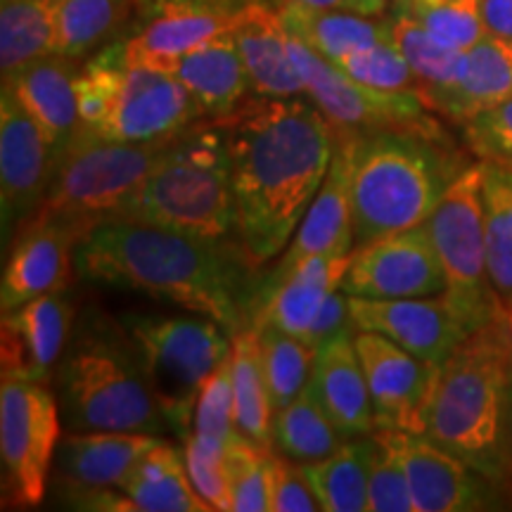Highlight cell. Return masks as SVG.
Listing matches in <instances>:
<instances>
[{
  "label": "cell",
  "instance_id": "28",
  "mask_svg": "<svg viewBox=\"0 0 512 512\" xmlns=\"http://www.w3.org/2000/svg\"><path fill=\"white\" fill-rule=\"evenodd\" d=\"M171 72L188 88L202 119L228 117L252 91L245 62L230 31L181 57Z\"/></svg>",
  "mask_w": 512,
  "mask_h": 512
},
{
  "label": "cell",
  "instance_id": "25",
  "mask_svg": "<svg viewBox=\"0 0 512 512\" xmlns=\"http://www.w3.org/2000/svg\"><path fill=\"white\" fill-rule=\"evenodd\" d=\"M162 441L159 434L143 432H69L57 444L53 467L72 491L119 489L145 453Z\"/></svg>",
  "mask_w": 512,
  "mask_h": 512
},
{
  "label": "cell",
  "instance_id": "13",
  "mask_svg": "<svg viewBox=\"0 0 512 512\" xmlns=\"http://www.w3.org/2000/svg\"><path fill=\"white\" fill-rule=\"evenodd\" d=\"M347 297L415 299L446 292V275L427 223L354 247L342 287Z\"/></svg>",
  "mask_w": 512,
  "mask_h": 512
},
{
  "label": "cell",
  "instance_id": "37",
  "mask_svg": "<svg viewBox=\"0 0 512 512\" xmlns=\"http://www.w3.org/2000/svg\"><path fill=\"white\" fill-rule=\"evenodd\" d=\"M392 31L394 43L418 76L420 91H434V88L446 86L453 79L463 50H453L439 43L411 12L399 8V5H396V15L392 17Z\"/></svg>",
  "mask_w": 512,
  "mask_h": 512
},
{
  "label": "cell",
  "instance_id": "10",
  "mask_svg": "<svg viewBox=\"0 0 512 512\" xmlns=\"http://www.w3.org/2000/svg\"><path fill=\"white\" fill-rule=\"evenodd\" d=\"M55 392L43 382L3 380L0 389V458L5 501L36 508L46 498L48 477L62 439Z\"/></svg>",
  "mask_w": 512,
  "mask_h": 512
},
{
  "label": "cell",
  "instance_id": "12",
  "mask_svg": "<svg viewBox=\"0 0 512 512\" xmlns=\"http://www.w3.org/2000/svg\"><path fill=\"white\" fill-rule=\"evenodd\" d=\"M403 465L415 512L510 510L512 494L482 472L418 432L375 430Z\"/></svg>",
  "mask_w": 512,
  "mask_h": 512
},
{
  "label": "cell",
  "instance_id": "27",
  "mask_svg": "<svg viewBox=\"0 0 512 512\" xmlns=\"http://www.w3.org/2000/svg\"><path fill=\"white\" fill-rule=\"evenodd\" d=\"M351 254H323L306 261L252 306L254 328H275L309 344L325 299L342 287Z\"/></svg>",
  "mask_w": 512,
  "mask_h": 512
},
{
  "label": "cell",
  "instance_id": "53",
  "mask_svg": "<svg viewBox=\"0 0 512 512\" xmlns=\"http://www.w3.org/2000/svg\"><path fill=\"white\" fill-rule=\"evenodd\" d=\"M363 3L368 5L373 15H382V12L389 8V3H392V0H363Z\"/></svg>",
  "mask_w": 512,
  "mask_h": 512
},
{
  "label": "cell",
  "instance_id": "41",
  "mask_svg": "<svg viewBox=\"0 0 512 512\" xmlns=\"http://www.w3.org/2000/svg\"><path fill=\"white\" fill-rule=\"evenodd\" d=\"M226 446L221 439L200 432H190V437L183 441V456L192 486L211 510L219 512H233L226 475Z\"/></svg>",
  "mask_w": 512,
  "mask_h": 512
},
{
  "label": "cell",
  "instance_id": "8",
  "mask_svg": "<svg viewBox=\"0 0 512 512\" xmlns=\"http://www.w3.org/2000/svg\"><path fill=\"white\" fill-rule=\"evenodd\" d=\"M174 140V138H171ZM164 143L126 140L76 133L60 159L46 202L36 214L62 216L93 228L119 209V204L145 181L164 155Z\"/></svg>",
  "mask_w": 512,
  "mask_h": 512
},
{
  "label": "cell",
  "instance_id": "49",
  "mask_svg": "<svg viewBox=\"0 0 512 512\" xmlns=\"http://www.w3.org/2000/svg\"><path fill=\"white\" fill-rule=\"evenodd\" d=\"M275 8L283 5H309V8H332V10H351L358 15H373L363 0H268Z\"/></svg>",
  "mask_w": 512,
  "mask_h": 512
},
{
  "label": "cell",
  "instance_id": "40",
  "mask_svg": "<svg viewBox=\"0 0 512 512\" xmlns=\"http://www.w3.org/2000/svg\"><path fill=\"white\" fill-rule=\"evenodd\" d=\"M268 448L256 446L238 432L226 446V475L233 512L271 510L268 496Z\"/></svg>",
  "mask_w": 512,
  "mask_h": 512
},
{
  "label": "cell",
  "instance_id": "3",
  "mask_svg": "<svg viewBox=\"0 0 512 512\" xmlns=\"http://www.w3.org/2000/svg\"><path fill=\"white\" fill-rule=\"evenodd\" d=\"M342 136L349 140L356 247L425 223L467 169L441 126Z\"/></svg>",
  "mask_w": 512,
  "mask_h": 512
},
{
  "label": "cell",
  "instance_id": "32",
  "mask_svg": "<svg viewBox=\"0 0 512 512\" xmlns=\"http://www.w3.org/2000/svg\"><path fill=\"white\" fill-rule=\"evenodd\" d=\"M375 437L347 439L335 453L316 463H304V477L320 510L325 512H366L368 477Z\"/></svg>",
  "mask_w": 512,
  "mask_h": 512
},
{
  "label": "cell",
  "instance_id": "26",
  "mask_svg": "<svg viewBox=\"0 0 512 512\" xmlns=\"http://www.w3.org/2000/svg\"><path fill=\"white\" fill-rule=\"evenodd\" d=\"M79 60L48 55L24 64L22 69L3 76V88L15 95L19 105L43 128L53 143L57 159H62L79 133V102H76V76Z\"/></svg>",
  "mask_w": 512,
  "mask_h": 512
},
{
  "label": "cell",
  "instance_id": "15",
  "mask_svg": "<svg viewBox=\"0 0 512 512\" xmlns=\"http://www.w3.org/2000/svg\"><path fill=\"white\" fill-rule=\"evenodd\" d=\"M354 347L368 380L375 430L425 434L427 408L441 368L401 349L380 332L354 328Z\"/></svg>",
  "mask_w": 512,
  "mask_h": 512
},
{
  "label": "cell",
  "instance_id": "6",
  "mask_svg": "<svg viewBox=\"0 0 512 512\" xmlns=\"http://www.w3.org/2000/svg\"><path fill=\"white\" fill-rule=\"evenodd\" d=\"M112 219L228 240L235 233V202L226 131L216 121L200 119L178 133Z\"/></svg>",
  "mask_w": 512,
  "mask_h": 512
},
{
  "label": "cell",
  "instance_id": "21",
  "mask_svg": "<svg viewBox=\"0 0 512 512\" xmlns=\"http://www.w3.org/2000/svg\"><path fill=\"white\" fill-rule=\"evenodd\" d=\"M74 320L76 297L69 285L3 313L0 320L3 380L46 382L69 344Z\"/></svg>",
  "mask_w": 512,
  "mask_h": 512
},
{
  "label": "cell",
  "instance_id": "44",
  "mask_svg": "<svg viewBox=\"0 0 512 512\" xmlns=\"http://www.w3.org/2000/svg\"><path fill=\"white\" fill-rule=\"evenodd\" d=\"M465 143L482 164L512 174V98L465 121Z\"/></svg>",
  "mask_w": 512,
  "mask_h": 512
},
{
  "label": "cell",
  "instance_id": "22",
  "mask_svg": "<svg viewBox=\"0 0 512 512\" xmlns=\"http://www.w3.org/2000/svg\"><path fill=\"white\" fill-rule=\"evenodd\" d=\"M228 31L245 62L254 95L264 98L306 95L304 81L290 55V31L275 5L268 0H242L233 12Z\"/></svg>",
  "mask_w": 512,
  "mask_h": 512
},
{
  "label": "cell",
  "instance_id": "4",
  "mask_svg": "<svg viewBox=\"0 0 512 512\" xmlns=\"http://www.w3.org/2000/svg\"><path fill=\"white\" fill-rule=\"evenodd\" d=\"M512 356L498 320L472 332L441 366L425 434L512 494L505 448Z\"/></svg>",
  "mask_w": 512,
  "mask_h": 512
},
{
  "label": "cell",
  "instance_id": "11",
  "mask_svg": "<svg viewBox=\"0 0 512 512\" xmlns=\"http://www.w3.org/2000/svg\"><path fill=\"white\" fill-rule=\"evenodd\" d=\"M290 55L306 95L316 102L330 126L339 133L387 131V128H437L420 88L380 91L351 79L316 50L290 34Z\"/></svg>",
  "mask_w": 512,
  "mask_h": 512
},
{
  "label": "cell",
  "instance_id": "9",
  "mask_svg": "<svg viewBox=\"0 0 512 512\" xmlns=\"http://www.w3.org/2000/svg\"><path fill=\"white\" fill-rule=\"evenodd\" d=\"M446 275V297L458 306L472 330L501 318V306L486 273L484 164H472L446 190L425 221Z\"/></svg>",
  "mask_w": 512,
  "mask_h": 512
},
{
  "label": "cell",
  "instance_id": "20",
  "mask_svg": "<svg viewBox=\"0 0 512 512\" xmlns=\"http://www.w3.org/2000/svg\"><path fill=\"white\" fill-rule=\"evenodd\" d=\"M88 226L62 216L34 214L12 235V247L5 261L0 283V311L67 287L74 271V252Z\"/></svg>",
  "mask_w": 512,
  "mask_h": 512
},
{
  "label": "cell",
  "instance_id": "29",
  "mask_svg": "<svg viewBox=\"0 0 512 512\" xmlns=\"http://www.w3.org/2000/svg\"><path fill=\"white\" fill-rule=\"evenodd\" d=\"M278 10L287 31L332 64L342 62L361 48L394 41L392 19L358 15L351 10L309 8V5H283Z\"/></svg>",
  "mask_w": 512,
  "mask_h": 512
},
{
  "label": "cell",
  "instance_id": "17",
  "mask_svg": "<svg viewBox=\"0 0 512 512\" xmlns=\"http://www.w3.org/2000/svg\"><path fill=\"white\" fill-rule=\"evenodd\" d=\"M242 3V0H240ZM238 0H136L143 24L124 41V57L131 67L171 69L176 62L226 34Z\"/></svg>",
  "mask_w": 512,
  "mask_h": 512
},
{
  "label": "cell",
  "instance_id": "43",
  "mask_svg": "<svg viewBox=\"0 0 512 512\" xmlns=\"http://www.w3.org/2000/svg\"><path fill=\"white\" fill-rule=\"evenodd\" d=\"M401 8V5H399ZM406 10V8H403ZM439 43L453 50L472 48L486 36L479 0H446L437 8L408 10Z\"/></svg>",
  "mask_w": 512,
  "mask_h": 512
},
{
  "label": "cell",
  "instance_id": "38",
  "mask_svg": "<svg viewBox=\"0 0 512 512\" xmlns=\"http://www.w3.org/2000/svg\"><path fill=\"white\" fill-rule=\"evenodd\" d=\"M126 57L124 43L100 50L91 57L76 76V102H79V133L100 136L102 126L110 117L114 95H117Z\"/></svg>",
  "mask_w": 512,
  "mask_h": 512
},
{
  "label": "cell",
  "instance_id": "50",
  "mask_svg": "<svg viewBox=\"0 0 512 512\" xmlns=\"http://www.w3.org/2000/svg\"><path fill=\"white\" fill-rule=\"evenodd\" d=\"M505 448H508V465L512 479V377H510V392H508V420H505Z\"/></svg>",
  "mask_w": 512,
  "mask_h": 512
},
{
  "label": "cell",
  "instance_id": "5",
  "mask_svg": "<svg viewBox=\"0 0 512 512\" xmlns=\"http://www.w3.org/2000/svg\"><path fill=\"white\" fill-rule=\"evenodd\" d=\"M72 335L55 368V396L69 432L171 430L121 320L93 316Z\"/></svg>",
  "mask_w": 512,
  "mask_h": 512
},
{
  "label": "cell",
  "instance_id": "23",
  "mask_svg": "<svg viewBox=\"0 0 512 512\" xmlns=\"http://www.w3.org/2000/svg\"><path fill=\"white\" fill-rule=\"evenodd\" d=\"M420 93L432 112L456 124L512 98V41L486 34L460 53L456 74L446 86Z\"/></svg>",
  "mask_w": 512,
  "mask_h": 512
},
{
  "label": "cell",
  "instance_id": "36",
  "mask_svg": "<svg viewBox=\"0 0 512 512\" xmlns=\"http://www.w3.org/2000/svg\"><path fill=\"white\" fill-rule=\"evenodd\" d=\"M264 351V373L273 413L285 408L309 387L318 349L304 339L275 328H256Z\"/></svg>",
  "mask_w": 512,
  "mask_h": 512
},
{
  "label": "cell",
  "instance_id": "52",
  "mask_svg": "<svg viewBox=\"0 0 512 512\" xmlns=\"http://www.w3.org/2000/svg\"><path fill=\"white\" fill-rule=\"evenodd\" d=\"M494 169H496V166H494ZM496 176H498V183H501L503 202H505V207H508V211H510V219H512V188L508 185V181H505V176H503V171H501V169H496Z\"/></svg>",
  "mask_w": 512,
  "mask_h": 512
},
{
  "label": "cell",
  "instance_id": "42",
  "mask_svg": "<svg viewBox=\"0 0 512 512\" xmlns=\"http://www.w3.org/2000/svg\"><path fill=\"white\" fill-rule=\"evenodd\" d=\"M342 72H347L351 79L366 83L370 88L380 91H411L418 88V76L411 69L406 57L394 41H382L375 46L361 48L356 53L337 62Z\"/></svg>",
  "mask_w": 512,
  "mask_h": 512
},
{
  "label": "cell",
  "instance_id": "2",
  "mask_svg": "<svg viewBox=\"0 0 512 512\" xmlns=\"http://www.w3.org/2000/svg\"><path fill=\"white\" fill-rule=\"evenodd\" d=\"M242 247L126 219H102L74 252V273L95 285L162 299L207 316L230 337L252 325L254 287Z\"/></svg>",
  "mask_w": 512,
  "mask_h": 512
},
{
  "label": "cell",
  "instance_id": "16",
  "mask_svg": "<svg viewBox=\"0 0 512 512\" xmlns=\"http://www.w3.org/2000/svg\"><path fill=\"white\" fill-rule=\"evenodd\" d=\"M349 311L354 328L380 332L434 368L444 366L475 332L446 294L415 299L349 297Z\"/></svg>",
  "mask_w": 512,
  "mask_h": 512
},
{
  "label": "cell",
  "instance_id": "47",
  "mask_svg": "<svg viewBox=\"0 0 512 512\" xmlns=\"http://www.w3.org/2000/svg\"><path fill=\"white\" fill-rule=\"evenodd\" d=\"M268 496L271 512H316L318 498L306 482L302 463H294L283 453H268Z\"/></svg>",
  "mask_w": 512,
  "mask_h": 512
},
{
  "label": "cell",
  "instance_id": "33",
  "mask_svg": "<svg viewBox=\"0 0 512 512\" xmlns=\"http://www.w3.org/2000/svg\"><path fill=\"white\" fill-rule=\"evenodd\" d=\"M57 0L0 3V69L8 76L24 64L55 55Z\"/></svg>",
  "mask_w": 512,
  "mask_h": 512
},
{
  "label": "cell",
  "instance_id": "51",
  "mask_svg": "<svg viewBox=\"0 0 512 512\" xmlns=\"http://www.w3.org/2000/svg\"><path fill=\"white\" fill-rule=\"evenodd\" d=\"M498 325H501L505 344H508L510 356H512V313H501V318H498Z\"/></svg>",
  "mask_w": 512,
  "mask_h": 512
},
{
  "label": "cell",
  "instance_id": "7",
  "mask_svg": "<svg viewBox=\"0 0 512 512\" xmlns=\"http://www.w3.org/2000/svg\"><path fill=\"white\" fill-rule=\"evenodd\" d=\"M121 325L143 358L152 394L169 427L185 441L190 437L204 382L230 356L233 337L216 320L197 313H126L121 316Z\"/></svg>",
  "mask_w": 512,
  "mask_h": 512
},
{
  "label": "cell",
  "instance_id": "46",
  "mask_svg": "<svg viewBox=\"0 0 512 512\" xmlns=\"http://www.w3.org/2000/svg\"><path fill=\"white\" fill-rule=\"evenodd\" d=\"M375 437V434H373ZM368 510L370 512H415L411 486L403 465L389 446L375 437L373 460L368 477Z\"/></svg>",
  "mask_w": 512,
  "mask_h": 512
},
{
  "label": "cell",
  "instance_id": "54",
  "mask_svg": "<svg viewBox=\"0 0 512 512\" xmlns=\"http://www.w3.org/2000/svg\"><path fill=\"white\" fill-rule=\"evenodd\" d=\"M503 176H505V181H508V185L512 188V174H508V171H503Z\"/></svg>",
  "mask_w": 512,
  "mask_h": 512
},
{
  "label": "cell",
  "instance_id": "35",
  "mask_svg": "<svg viewBox=\"0 0 512 512\" xmlns=\"http://www.w3.org/2000/svg\"><path fill=\"white\" fill-rule=\"evenodd\" d=\"M133 10L136 0H57L55 55H91L124 27Z\"/></svg>",
  "mask_w": 512,
  "mask_h": 512
},
{
  "label": "cell",
  "instance_id": "45",
  "mask_svg": "<svg viewBox=\"0 0 512 512\" xmlns=\"http://www.w3.org/2000/svg\"><path fill=\"white\" fill-rule=\"evenodd\" d=\"M192 432L207 434L228 444L240 430L235 427L233 380H230V356L204 382L192 418Z\"/></svg>",
  "mask_w": 512,
  "mask_h": 512
},
{
  "label": "cell",
  "instance_id": "1",
  "mask_svg": "<svg viewBox=\"0 0 512 512\" xmlns=\"http://www.w3.org/2000/svg\"><path fill=\"white\" fill-rule=\"evenodd\" d=\"M214 121L228 140L235 235L256 271L290 245L330 171L335 131L316 102L299 95H256Z\"/></svg>",
  "mask_w": 512,
  "mask_h": 512
},
{
  "label": "cell",
  "instance_id": "19",
  "mask_svg": "<svg viewBox=\"0 0 512 512\" xmlns=\"http://www.w3.org/2000/svg\"><path fill=\"white\" fill-rule=\"evenodd\" d=\"M356 247L354 216H351V178H349V140L335 131V155L328 176L306 209L302 223L294 230L290 245L283 249L273 271L254 287V302L273 292L283 280L306 261L323 254H351Z\"/></svg>",
  "mask_w": 512,
  "mask_h": 512
},
{
  "label": "cell",
  "instance_id": "18",
  "mask_svg": "<svg viewBox=\"0 0 512 512\" xmlns=\"http://www.w3.org/2000/svg\"><path fill=\"white\" fill-rule=\"evenodd\" d=\"M200 117L188 88L174 72L131 67L126 62L110 117L100 138L126 143H164L176 138Z\"/></svg>",
  "mask_w": 512,
  "mask_h": 512
},
{
  "label": "cell",
  "instance_id": "48",
  "mask_svg": "<svg viewBox=\"0 0 512 512\" xmlns=\"http://www.w3.org/2000/svg\"><path fill=\"white\" fill-rule=\"evenodd\" d=\"M486 34L512 41V0H479Z\"/></svg>",
  "mask_w": 512,
  "mask_h": 512
},
{
  "label": "cell",
  "instance_id": "31",
  "mask_svg": "<svg viewBox=\"0 0 512 512\" xmlns=\"http://www.w3.org/2000/svg\"><path fill=\"white\" fill-rule=\"evenodd\" d=\"M138 512H209L192 486L185 456L174 444L162 441L145 453L136 470L119 486Z\"/></svg>",
  "mask_w": 512,
  "mask_h": 512
},
{
  "label": "cell",
  "instance_id": "14",
  "mask_svg": "<svg viewBox=\"0 0 512 512\" xmlns=\"http://www.w3.org/2000/svg\"><path fill=\"white\" fill-rule=\"evenodd\" d=\"M57 152L43 128L3 88L0 95V209L3 240L17 233L22 223L41 209L57 174Z\"/></svg>",
  "mask_w": 512,
  "mask_h": 512
},
{
  "label": "cell",
  "instance_id": "30",
  "mask_svg": "<svg viewBox=\"0 0 512 512\" xmlns=\"http://www.w3.org/2000/svg\"><path fill=\"white\" fill-rule=\"evenodd\" d=\"M235 427L256 446L273 451V403L264 373V351L254 325L238 330L230 347Z\"/></svg>",
  "mask_w": 512,
  "mask_h": 512
},
{
  "label": "cell",
  "instance_id": "34",
  "mask_svg": "<svg viewBox=\"0 0 512 512\" xmlns=\"http://www.w3.org/2000/svg\"><path fill=\"white\" fill-rule=\"evenodd\" d=\"M347 441L309 389L273 413V446L294 463H316Z\"/></svg>",
  "mask_w": 512,
  "mask_h": 512
},
{
  "label": "cell",
  "instance_id": "24",
  "mask_svg": "<svg viewBox=\"0 0 512 512\" xmlns=\"http://www.w3.org/2000/svg\"><path fill=\"white\" fill-rule=\"evenodd\" d=\"M351 330L354 328L337 332L320 344L306 387L347 439L375 432L373 401Z\"/></svg>",
  "mask_w": 512,
  "mask_h": 512
},
{
  "label": "cell",
  "instance_id": "39",
  "mask_svg": "<svg viewBox=\"0 0 512 512\" xmlns=\"http://www.w3.org/2000/svg\"><path fill=\"white\" fill-rule=\"evenodd\" d=\"M486 273L501 313H512V219L494 166L484 164Z\"/></svg>",
  "mask_w": 512,
  "mask_h": 512
}]
</instances>
